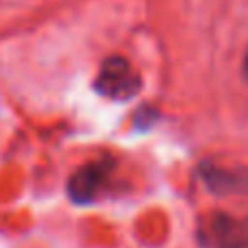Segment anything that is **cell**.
<instances>
[{
    "label": "cell",
    "mask_w": 248,
    "mask_h": 248,
    "mask_svg": "<svg viewBox=\"0 0 248 248\" xmlns=\"http://www.w3.org/2000/svg\"><path fill=\"white\" fill-rule=\"evenodd\" d=\"M94 87L100 96L111 100H128L133 96H137L141 87V78L137 77V72L131 68L124 57H109L103 61L100 72L94 81Z\"/></svg>",
    "instance_id": "2"
},
{
    "label": "cell",
    "mask_w": 248,
    "mask_h": 248,
    "mask_svg": "<svg viewBox=\"0 0 248 248\" xmlns=\"http://www.w3.org/2000/svg\"><path fill=\"white\" fill-rule=\"evenodd\" d=\"M242 74H244V78L248 81V50H246V55H244V61H242Z\"/></svg>",
    "instance_id": "6"
},
{
    "label": "cell",
    "mask_w": 248,
    "mask_h": 248,
    "mask_svg": "<svg viewBox=\"0 0 248 248\" xmlns=\"http://www.w3.org/2000/svg\"><path fill=\"white\" fill-rule=\"evenodd\" d=\"M202 183L207 189L218 196H233V194H244L248 189V172L244 168H227L218 163L205 161L198 166Z\"/></svg>",
    "instance_id": "4"
},
{
    "label": "cell",
    "mask_w": 248,
    "mask_h": 248,
    "mask_svg": "<svg viewBox=\"0 0 248 248\" xmlns=\"http://www.w3.org/2000/svg\"><path fill=\"white\" fill-rule=\"evenodd\" d=\"M111 166H113L111 159H100V161H92L85 163L83 168H78L68 181V196L77 205L92 202L98 196L107 174L111 172Z\"/></svg>",
    "instance_id": "3"
},
{
    "label": "cell",
    "mask_w": 248,
    "mask_h": 248,
    "mask_svg": "<svg viewBox=\"0 0 248 248\" xmlns=\"http://www.w3.org/2000/svg\"><path fill=\"white\" fill-rule=\"evenodd\" d=\"M198 240L209 248H248V218L211 211L198 224Z\"/></svg>",
    "instance_id": "1"
},
{
    "label": "cell",
    "mask_w": 248,
    "mask_h": 248,
    "mask_svg": "<svg viewBox=\"0 0 248 248\" xmlns=\"http://www.w3.org/2000/svg\"><path fill=\"white\" fill-rule=\"evenodd\" d=\"M157 120V113L153 111V109H141V111H137V118H135V126L137 128H146L150 122Z\"/></svg>",
    "instance_id": "5"
}]
</instances>
